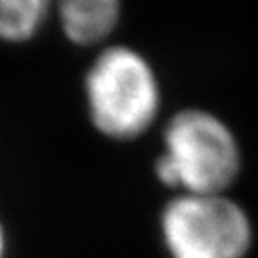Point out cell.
Instances as JSON below:
<instances>
[{
	"mask_svg": "<svg viewBox=\"0 0 258 258\" xmlns=\"http://www.w3.org/2000/svg\"><path fill=\"white\" fill-rule=\"evenodd\" d=\"M239 172V142L220 117L205 109L170 117L155 163L161 184L180 194H226Z\"/></svg>",
	"mask_w": 258,
	"mask_h": 258,
	"instance_id": "1",
	"label": "cell"
},
{
	"mask_svg": "<svg viewBox=\"0 0 258 258\" xmlns=\"http://www.w3.org/2000/svg\"><path fill=\"white\" fill-rule=\"evenodd\" d=\"M84 94L94 128L111 140L142 136L161 109L155 71L130 46H107L96 55L84 79Z\"/></svg>",
	"mask_w": 258,
	"mask_h": 258,
	"instance_id": "2",
	"label": "cell"
},
{
	"mask_svg": "<svg viewBox=\"0 0 258 258\" xmlns=\"http://www.w3.org/2000/svg\"><path fill=\"white\" fill-rule=\"evenodd\" d=\"M161 231L172 258H245L252 243L249 214L226 194H178Z\"/></svg>",
	"mask_w": 258,
	"mask_h": 258,
	"instance_id": "3",
	"label": "cell"
},
{
	"mask_svg": "<svg viewBox=\"0 0 258 258\" xmlns=\"http://www.w3.org/2000/svg\"><path fill=\"white\" fill-rule=\"evenodd\" d=\"M61 31L77 46H96L117 29L120 0H54Z\"/></svg>",
	"mask_w": 258,
	"mask_h": 258,
	"instance_id": "4",
	"label": "cell"
},
{
	"mask_svg": "<svg viewBox=\"0 0 258 258\" xmlns=\"http://www.w3.org/2000/svg\"><path fill=\"white\" fill-rule=\"evenodd\" d=\"M54 0H0V40L27 42L44 25Z\"/></svg>",
	"mask_w": 258,
	"mask_h": 258,
	"instance_id": "5",
	"label": "cell"
},
{
	"mask_svg": "<svg viewBox=\"0 0 258 258\" xmlns=\"http://www.w3.org/2000/svg\"><path fill=\"white\" fill-rule=\"evenodd\" d=\"M4 254V233H2V228H0V258Z\"/></svg>",
	"mask_w": 258,
	"mask_h": 258,
	"instance_id": "6",
	"label": "cell"
}]
</instances>
